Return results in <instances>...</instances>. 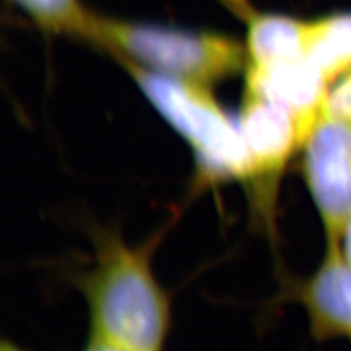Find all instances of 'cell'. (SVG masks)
<instances>
[{"mask_svg": "<svg viewBox=\"0 0 351 351\" xmlns=\"http://www.w3.org/2000/svg\"><path fill=\"white\" fill-rule=\"evenodd\" d=\"M304 58L316 66L329 85L351 71V12L309 21Z\"/></svg>", "mask_w": 351, "mask_h": 351, "instance_id": "obj_9", "label": "cell"}, {"mask_svg": "<svg viewBox=\"0 0 351 351\" xmlns=\"http://www.w3.org/2000/svg\"><path fill=\"white\" fill-rule=\"evenodd\" d=\"M0 351H31V350H27L24 347H21V346L12 343V341H6V339H5V341H2V344H0ZM82 351H125V350L113 347V346H108V344L88 341Z\"/></svg>", "mask_w": 351, "mask_h": 351, "instance_id": "obj_12", "label": "cell"}, {"mask_svg": "<svg viewBox=\"0 0 351 351\" xmlns=\"http://www.w3.org/2000/svg\"><path fill=\"white\" fill-rule=\"evenodd\" d=\"M44 32L94 43L97 15L81 0H15Z\"/></svg>", "mask_w": 351, "mask_h": 351, "instance_id": "obj_10", "label": "cell"}, {"mask_svg": "<svg viewBox=\"0 0 351 351\" xmlns=\"http://www.w3.org/2000/svg\"><path fill=\"white\" fill-rule=\"evenodd\" d=\"M303 178L326 243H339L351 217V120L325 108L303 142Z\"/></svg>", "mask_w": 351, "mask_h": 351, "instance_id": "obj_4", "label": "cell"}, {"mask_svg": "<svg viewBox=\"0 0 351 351\" xmlns=\"http://www.w3.org/2000/svg\"><path fill=\"white\" fill-rule=\"evenodd\" d=\"M339 246H341L343 254H344L347 262L350 263V267H351V217L348 218V221L346 224L341 241H339Z\"/></svg>", "mask_w": 351, "mask_h": 351, "instance_id": "obj_13", "label": "cell"}, {"mask_svg": "<svg viewBox=\"0 0 351 351\" xmlns=\"http://www.w3.org/2000/svg\"><path fill=\"white\" fill-rule=\"evenodd\" d=\"M293 293L303 304L316 339L351 337V267L339 243H326L321 265Z\"/></svg>", "mask_w": 351, "mask_h": 351, "instance_id": "obj_6", "label": "cell"}, {"mask_svg": "<svg viewBox=\"0 0 351 351\" xmlns=\"http://www.w3.org/2000/svg\"><path fill=\"white\" fill-rule=\"evenodd\" d=\"M94 261L75 278L90 319L88 341L125 351H164L171 326V300L154 274L161 234L129 245L117 230H95Z\"/></svg>", "mask_w": 351, "mask_h": 351, "instance_id": "obj_1", "label": "cell"}, {"mask_svg": "<svg viewBox=\"0 0 351 351\" xmlns=\"http://www.w3.org/2000/svg\"><path fill=\"white\" fill-rule=\"evenodd\" d=\"M94 44L113 56L186 82L211 86L246 71V46L214 32H192L97 15Z\"/></svg>", "mask_w": 351, "mask_h": 351, "instance_id": "obj_3", "label": "cell"}, {"mask_svg": "<svg viewBox=\"0 0 351 351\" xmlns=\"http://www.w3.org/2000/svg\"><path fill=\"white\" fill-rule=\"evenodd\" d=\"M161 117L186 141L196 162L197 184L249 183L252 160L239 122L218 104L211 86L186 82L116 56Z\"/></svg>", "mask_w": 351, "mask_h": 351, "instance_id": "obj_2", "label": "cell"}, {"mask_svg": "<svg viewBox=\"0 0 351 351\" xmlns=\"http://www.w3.org/2000/svg\"><path fill=\"white\" fill-rule=\"evenodd\" d=\"M240 10H243L247 25V64L271 66L304 58L309 21L261 14L249 8Z\"/></svg>", "mask_w": 351, "mask_h": 351, "instance_id": "obj_8", "label": "cell"}, {"mask_svg": "<svg viewBox=\"0 0 351 351\" xmlns=\"http://www.w3.org/2000/svg\"><path fill=\"white\" fill-rule=\"evenodd\" d=\"M326 108L337 116L351 120V71L329 88Z\"/></svg>", "mask_w": 351, "mask_h": 351, "instance_id": "obj_11", "label": "cell"}, {"mask_svg": "<svg viewBox=\"0 0 351 351\" xmlns=\"http://www.w3.org/2000/svg\"><path fill=\"white\" fill-rule=\"evenodd\" d=\"M245 88L282 106L295 117L306 139L326 106L331 85L306 58L271 66L247 64Z\"/></svg>", "mask_w": 351, "mask_h": 351, "instance_id": "obj_7", "label": "cell"}, {"mask_svg": "<svg viewBox=\"0 0 351 351\" xmlns=\"http://www.w3.org/2000/svg\"><path fill=\"white\" fill-rule=\"evenodd\" d=\"M237 122L250 154L249 184L258 213L269 217L281 176L293 154L302 149L304 136L287 108L249 88H245Z\"/></svg>", "mask_w": 351, "mask_h": 351, "instance_id": "obj_5", "label": "cell"}]
</instances>
